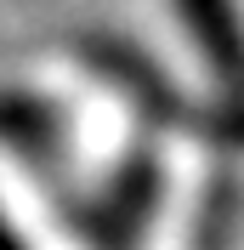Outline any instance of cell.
I'll list each match as a JSON object with an SVG mask.
<instances>
[{
    "label": "cell",
    "mask_w": 244,
    "mask_h": 250,
    "mask_svg": "<svg viewBox=\"0 0 244 250\" xmlns=\"http://www.w3.org/2000/svg\"><path fill=\"white\" fill-rule=\"evenodd\" d=\"M80 51H85V62H91L108 85H120L148 120H159V125H187V108H182V97H176V85H165V74H159L142 51L120 46V40H102V34H91Z\"/></svg>",
    "instance_id": "cell-3"
},
{
    "label": "cell",
    "mask_w": 244,
    "mask_h": 250,
    "mask_svg": "<svg viewBox=\"0 0 244 250\" xmlns=\"http://www.w3.org/2000/svg\"><path fill=\"white\" fill-rule=\"evenodd\" d=\"M176 6H182V29L199 46V57L216 80V97H222L210 125L244 148V17H239V0H176Z\"/></svg>",
    "instance_id": "cell-1"
},
{
    "label": "cell",
    "mask_w": 244,
    "mask_h": 250,
    "mask_svg": "<svg viewBox=\"0 0 244 250\" xmlns=\"http://www.w3.org/2000/svg\"><path fill=\"white\" fill-rule=\"evenodd\" d=\"M0 137L17 142L23 154L51 159V148H57V114L40 97H0Z\"/></svg>",
    "instance_id": "cell-4"
},
{
    "label": "cell",
    "mask_w": 244,
    "mask_h": 250,
    "mask_svg": "<svg viewBox=\"0 0 244 250\" xmlns=\"http://www.w3.org/2000/svg\"><path fill=\"white\" fill-rule=\"evenodd\" d=\"M153 205H159V165L153 159H131L97 205L74 210V228H85L91 250H137V233L148 228Z\"/></svg>",
    "instance_id": "cell-2"
},
{
    "label": "cell",
    "mask_w": 244,
    "mask_h": 250,
    "mask_svg": "<svg viewBox=\"0 0 244 250\" xmlns=\"http://www.w3.org/2000/svg\"><path fill=\"white\" fill-rule=\"evenodd\" d=\"M0 250H23V239L12 233V222H6V216H0Z\"/></svg>",
    "instance_id": "cell-5"
}]
</instances>
